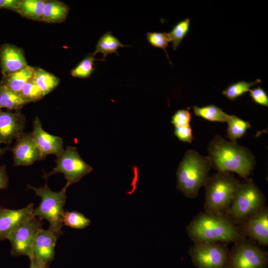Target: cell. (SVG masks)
Returning <instances> with one entry per match:
<instances>
[{
	"mask_svg": "<svg viewBox=\"0 0 268 268\" xmlns=\"http://www.w3.org/2000/svg\"><path fill=\"white\" fill-rule=\"evenodd\" d=\"M194 242L237 243L245 239L231 219L225 214L199 213L186 227Z\"/></svg>",
	"mask_w": 268,
	"mask_h": 268,
	"instance_id": "1",
	"label": "cell"
},
{
	"mask_svg": "<svg viewBox=\"0 0 268 268\" xmlns=\"http://www.w3.org/2000/svg\"><path fill=\"white\" fill-rule=\"evenodd\" d=\"M207 151L211 167L218 172H234L246 180L255 164L254 156L248 148L219 135L210 141Z\"/></svg>",
	"mask_w": 268,
	"mask_h": 268,
	"instance_id": "2",
	"label": "cell"
},
{
	"mask_svg": "<svg viewBox=\"0 0 268 268\" xmlns=\"http://www.w3.org/2000/svg\"><path fill=\"white\" fill-rule=\"evenodd\" d=\"M211 167L207 156L190 149L184 155L177 170V188L186 197L194 199L203 186Z\"/></svg>",
	"mask_w": 268,
	"mask_h": 268,
	"instance_id": "3",
	"label": "cell"
},
{
	"mask_svg": "<svg viewBox=\"0 0 268 268\" xmlns=\"http://www.w3.org/2000/svg\"><path fill=\"white\" fill-rule=\"evenodd\" d=\"M240 184V181L228 172L218 171L209 176L203 185L205 190L204 212H226Z\"/></svg>",
	"mask_w": 268,
	"mask_h": 268,
	"instance_id": "4",
	"label": "cell"
},
{
	"mask_svg": "<svg viewBox=\"0 0 268 268\" xmlns=\"http://www.w3.org/2000/svg\"><path fill=\"white\" fill-rule=\"evenodd\" d=\"M68 187L66 184L62 190L55 192L47 185L39 188L27 185V188L33 190L36 195L41 199L39 205L34 209V216L47 220L49 223V228L60 236L63 234L64 207L67 199L66 191Z\"/></svg>",
	"mask_w": 268,
	"mask_h": 268,
	"instance_id": "5",
	"label": "cell"
},
{
	"mask_svg": "<svg viewBox=\"0 0 268 268\" xmlns=\"http://www.w3.org/2000/svg\"><path fill=\"white\" fill-rule=\"evenodd\" d=\"M265 198L252 179L240 185L227 211L230 219L242 221L249 215L265 206Z\"/></svg>",
	"mask_w": 268,
	"mask_h": 268,
	"instance_id": "6",
	"label": "cell"
},
{
	"mask_svg": "<svg viewBox=\"0 0 268 268\" xmlns=\"http://www.w3.org/2000/svg\"><path fill=\"white\" fill-rule=\"evenodd\" d=\"M56 166L52 171L42 176L47 179L50 176L58 173L64 175L68 186L78 182L85 175L92 171V167L81 157L76 148L67 146L55 160Z\"/></svg>",
	"mask_w": 268,
	"mask_h": 268,
	"instance_id": "7",
	"label": "cell"
},
{
	"mask_svg": "<svg viewBox=\"0 0 268 268\" xmlns=\"http://www.w3.org/2000/svg\"><path fill=\"white\" fill-rule=\"evenodd\" d=\"M189 254L197 268H227L229 252L222 243L194 242Z\"/></svg>",
	"mask_w": 268,
	"mask_h": 268,
	"instance_id": "8",
	"label": "cell"
},
{
	"mask_svg": "<svg viewBox=\"0 0 268 268\" xmlns=\"http://www.w3.org/2000/svg\"><path fill=\"white\" fill-rule=\"evenodd\" d=\"M268 253L255 243L245 239L229 252L227 268H266Z\"/></svg>",
	"mask_w": 268,
	"mask_h": 268,
	"instance_id": "9",
	"label": "cell"
},
{
	"mask_svg": "<svg viewBox=\"0 0 268 268\" xmlns=\"http://www.w3.org/2000/svg\"><path fill=\"white\" fill-rule=\"evenodd\" d=\"M42 220L34 216L9 234L7 239L11 245V256L25 255L30 260L34 258V243L37 232L42 228Z\"/></svg>",
	"mask_w": 268,
	"mask_h": 268,
	"instance_id": "10",
	"label": "cell"
},
{
	"mask_svg": "<svg viewBox=\"0 0 268 268\" xmlns=\"http://www.w3.org/2000/svg\"><path fill=\"white\" fill-rule=\"evenodd\" d=\"M241 232L261 245H268V210L264 206L255 211L242 221Z\"/></svg>",
	"mask_w": 268,
	"mask_h": 268,
	"instance_id": "11",
	"label": "cell"
},
{
	"mask_svg": "<svg viewBox=\"0 0 268 268\" xmlns=\"http://www.w3.org/2000/svg\"><path fill=\"white\" fill-rule=\"evenodd\" d=\"M33 207L32 203L19 209H8L0 206V241L7 239L10 233L34 217Z\"/></svg>",
	"mask_w": 268,
	"mask_h": 268,
	"instance_id": "12",
	"label": "cell"
},
{
	"mask_svg": "<svg viewBox=\"0 0 268 268\" xmlns=\"http://www.w3.org/2000/svg\"><path fill=\"white\" fill-rule=\"evenodd\" d=\"M15 166H29L43 158L32 132L22 134L17 139L12 149Z\"/></svg>",
	"mask_w": 268,
	"mask_h": 268,
	"instance_id": "13",
	"label": "cell"
},
{
	"mask_svg": "<svg viewBox=\"0 0 268 268\" xmlns=\"http://www.w3.org/2000/svg\"><path fill=\"white\" fill-rule=\"evenodd\" d=\"M60 236L50 228L40 229L35 237L33 253L34 258L43 264L49 263L55 257V248L57 240Z\"/></svg>",
	"mask_w": 268,
	"mask_h": 268,
	"instance_id": "14",
	"label": "cell"
},
{
	"mask_svg": "<svg viewBox=\"0 0 268 268\" xmlns=\"http://www.w3.org/2000/svg\"><path fill=\"white\" fill-rule=\"evenodd\" d=\"M25 118L20 112H0V143L8 144L21 135Z\"/></svg>",
	"mask_w": 268,
	"mask_h": 268,
	"instance_id": "15",
	"label": "cell"
},
{
	"mask_svg": "<svg viewBox=\"0 0 268 268\" xmlns=\"http://www.w3.org/2000/svg\"><path fill=\"white\" fill-rule=\"evenodd\" d=\"M32 134L44 158L49 154L57 157L64 150L63 138L46 132L37 117L33 121Z\"/></svg>",
	"mask_w": 268,
	"mask_h": 268,
	"instance_id": "16",
	"label": "cell"
},
{
	"mask_svg": "<svg viewBox=\"0 0 268 268\" xmlns=\"http://www.w3.org/2000/svg\"><path fill=\"white\" fill-rule=\"evenodd\" d=\"M0 59L1 71L4 76L21 69L28 65L22 50L9 44L1 47Z\"/></svg>",
	"mask_w": 268,
	"mask_h": 268,
	"instance_id": "17",
	"label": "cell"
},
{
	"mask_svg": "<svg viewBox=\"0 0 268 268\" xmlns=\"http://www.w3.org/2000/svg\"><path fill=\"white\" fill-rule=\"evenodd\" d=\"M35 69L27 65L21 69L5 75L1 83L11 90L19 93L23 85L32 78Z\"/></svg>",
	"mask_w": 268,
	"mask_h": 268,
	"instance_id": "18",
	"label": "cell"
},
{
	"mask_svg": "<svg viewBox=\"0 0 268 268\" xmlns=\"http://www.w3.org/2000/svg\"><path fill=\"white\" fill-rule=\"evenodd\" d=\"M69 12L68 6L58 0L45 1L42 21L58 23L64 21Z\"/></svg>",
	"mask_w": 268,
	"mask_h": 268,
	"instance_id": "19",
	"label": "cell"
},
{
	"mask_svg": "<svg viewBox=\"0 0 268 268\" xmlns=\"http://www.w3.org/2000/svg\"><path fill=\"white\" fill-rule=\"evenodd\" d=\"M45 0H20L16 12L22 16L36 21H42Z\"/></svg>",
	"mask_w": 268,
	"mask_h": 268,
	"instance_id": "20",
	"label": "cell"
},
{
	"mask_svg": "<svg viewBox=\"0 0 268 268\" xmlns=\"http://www.w3.org/2000/svg\"><path fill=\"white\" fill-rule=\"evenodd\" d=\"M28 103L19 93H16L2 83H0V109L18 110Z\"/></svg>",
	"mask_w": 268,
	"mask_h": 268,
	"instance_id": "21",
	"label": "cell"
},
{
	"mask_svg": "<svg viewBox=\"0 0 268 268\" xmlns=\"http://www.w3.org/2000/svg\"><path fill=\"white\" fill-rule=\"evenodd\" d=\"M32 78L45 96L53 90L60 82L58 77L42 68L35 69Z\"/></svg>",
	"mask_w": 268,
	"mask_h": 268,
	"instance_id": "22",
	"label": "cell"
},
{
	"mask_svg": "<svg viewBox=\"0 0 268 268\" xmlns=\"http://www.w3.org/2000/svg\"><path fill=\"white\" fill-rule=\"evenodd\" d=\"M128 46L123 44L118 39L114 36L111 32L104 33L98 40L96 45L95 50L93 55L101 53L103 59L109 54L115 53L119 55L117 50L119 47H125Z\"/></svg>",
	"mask_w": 268,
	"mask_h": 268,
	"instance_id": "23",
	"label": "cell"
},
{
	"mask_svg": "<svg viewBox=\"0 0 268 268\" xmlns=\"http://www.w3.org/2000/svg\"><path fill=\"white\" fill-rule=\"evenodd\" d=\"M193 111L197 116L211 122H226L230 116L214 105L201 107L194 106Z\"/></svg>",
	"mask_w": 268,
	"mask_h": 268,
	"instance_id": "24",
	"label": "cell"
},
{
	"mask_svg": "<svg viewBox=\"0 0 268 268\" xmlns=\"http://www.w3.org/2000/svg\"><path fill=\"white\" fill-rule=\"evenodd\" d=\"M226 122L228 124L227 136L232 141H236L251 128V123L234 115H230Z\"/></svg>",
	"mask_w": 268,
	"mask_h": 268,
	"instance_id": "25",
	"label": "cell"
},
{
	"mask_svg": "<svg viewBox=\"0 0 268 268\" xmlns=\"http://www.w3.org/2000/svg\"><path fill=\"white\" fill-rule=\"evenodd\" d=\"M261 82L260 79H257L251 82L245 81H238L229 85L222 92V94L228 99L233 101L238 97L249 92L250 88L254 85L258 84Z\"/></svg>",
	"mask_w": 268,
	"mask_h": 268,
	"instance_id": "26",
	"label": "cell"
},
{
	"mask_svg": "<svg viewBox=\"0 0 268 268\" xmlns=\"http://www.w3.org/2000/svg\"><path fill=\"white\" fill-rule=\"evenodd\" d=\"M190 26V19L186 18L176 23L168 35L172 43L173 50H176L179 45L188 34Z\"/></svg>",
	"mask_w": 268,
	"mask_h": 268,
	"instance_id": "27",
	"label": "cell"
},
{
	"mask_svg": "<svg viewBox=\"0 0 268 268\" xmlns=\"http://www.w3.org/2000/svg\"><path fill=\"white\" fill-rule=\"evenodd\" d=\"M64 225L71 228L81 229L88 226L90 220L78 211H64L63 216Z\"/></svg>",
	"mask_w": 268,
	"mask_h": 268,
	"instance_id": "28",
	"label": "cell"
},
{
	"mask_svg": "<svg viewBox=\"0 0 268 268\" xmlns=\"http://www.w3.org/2000/svg\"><path fill=\"white\" fill-rule=\"evenodd\" d=\"M98 60L93 54L87 56L71 71V75L74 77L86 78L89 77L94 71V62Z\"/></svg>",
	"mask_w": 268,
	"mask_h": 268,
	"instance_id": "29",
	"label": "cell"
},
{
	"mask_svg": "<svg viewBox=\"0 0 268 268\" xmlns=\"http://www.w3.org/2000/svg\"><path fill=\"white\" fill-rule=\"evenodd\" d=\"M146 39L152 46L163 50L165 53L170 64H172L166 50L169 43L171 42L168 33L157 32H147L146 34Z\"/></svg>",
	"mask_w": 268,
	"mask_h": 268,
	"instance_id": "30",
	"label": "cell"
},
{
	"mask_svg": "<svg viewBox=\"0 0 268 268\" xmlns=\"http://www.w3.org/2000/svg\"><path fill=\"white\" fill-rule=\"evenodd\" d=\"M19 94L28 103L38 101L45 96L32 78L23 85Z\"/></svg>",
	"mask_w": 268,
	"mask_h": 268,
	"instance_id": "31",
	"label": "cell"
},
{
	"mask_svg": "<svg viewBox=\"0 0 268 268\" xmlns=\"http://www.w3.org/2000/svg\"><path fill=\"white\" fill-rule=\"evenodd\" d=\"M192 114L189 110L180 109L172 116L171 123L174 127H184L190 126Z\"/></svg>",
	"mask_w": 268,
	"mask_h": 268,
	"instance_id": "32",
	"label": "cell"
},
{
	"mask_svg": "<svg viewBox=\"0 0 268 268\" xmlns=\"http://www.w3.org/2000/svg\"><path fill=\"white\" fill-rule=\"evenodd\" d=\"M249 95L252 100L257 104L268 107V95L261 86L250 89Z\"/></svg>",
	"mask_w": 268,
	"mask_h": 268,
	"instance_id": "33",
	"label": "cell"
},
{
	"mask_svg": "<svg viewBox=\"0 0 268 268\" xmlns=\"http://www.w3.org/2000/svg\"><path fill=\"white\" fill-rule=\"evenodd\" d=\"M174 134L180 141L183 142L191 143L194 139L191 125L184 127H174Z\"/></svg>",
	"mask_w": 268,
	"mask_h": 268,
	"instance_id": "34",
	"label": "cell"
},
{
	"mask_svg": "<svg viewBox=\"0 0 268 268\" xmlns=\"http://www.w3.org/2000/svg\"><path fill=\"white\" fill-rule=\"evenodd\" d=\"M8 185V177L4 165H0V190L5 189Z\"/></svg>",
	"mask_w": 268,
	"mask_h": 268,
	"instance_id": "35",
	"label": "cell"
},
{
	"mask_svg": "<svg viewBox=\"0 0 268 268\" xmlns=\"http://www.w3.org/2000/svg\"><path fill=\"white\" fill-rule=\"evenodd\" d=\"M20 0H0V8L16 11Z\"/></svg>",
	"mask_w": 268,
	"mask_h": 268,
	"instance_id": "36",
	"label": "cell"
},
{
	"mask_svg": "<svg viewBox=\"0 0 268 268\" xmlns=\"http://www.w3.org/2000/svg\"><path fill=\"white\" fill-rule=\"evenodd\" d=\"M29 268H50V264H43L37 261L34 258L30 260Z\"/></svg>",
	"mask_w": 268,
	"mask_h": 268,
	"instance_id": "37",
	"label": "cell"
},
{
	"mask_svg": "<svg viewBox=\"0 0 268 268\" xmlns=\"http://www.w3.org/2000/svg\"><path fill=\"white\" fill-rule=\"evenodd\" d=\"M5 151V149L2 148L0 146V158Z\"/></svg>",
	"mask_w": 268,
	"mask_h": 268,
	"instance_id": "38",
	"label": "cell"
},
{
	"mask_svg": "<svg viewBox=\"0 0 268 268\" xmlns=\"http://www.w3.org/2000/svg\"></svg>",
	"mask_w": 268,
	"mask_h": 268,
	"instance_id": "39",
	"label": "cell"
}]
</instances>
